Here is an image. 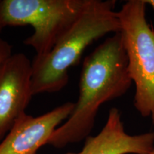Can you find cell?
I'll use <instances>...</instances> for the list:
<instances>
[{"mask_svg": "<svg viewBox=\"0 0 154 154\" xmlns=\"http://www.w3.org/2000/svg\"><path fill=\"white\" fill-rule=\"evenodd\" d=\"M132 84L119 32L106 38L85 57L74 109L54 131L48 144L62 149L86 140L93 130L99 108L124 95Z\"/></svg>", "mask_w": 154, "mask_h": 154, "instance_id": "6da1fadb", "label": "cell"}, {"mask_svg": "<svg viewBox=\"0 0 154 154\" xmlns=\"http://www.w3.org/2000/svg\"><path fill=\"white\" fill-rule=\"evenodd\" d=\"M116 0H87L76 22L47 54L36 55L32 63L33 96L61 91L69 82V69L79 62L90 44L120 32Z\"/></svg>", "mask_w": 154, "mask_h": 154, "instance_id": "7a4b0ae2", "label": "cell"}, {"mask_svg": "<svg viewBox=\"0 0 154 154\" xmlns=\"http://www.w3.org/2000/svg\"><path fill=\"white\" fill-rule=\"evenodd\" d=\"M145 0H129L118 11L128 69L136 90L134 105L154 125V29L146 17Z\"/></svg>", "mask_w": 154, "mask_h": 154, "instance_id": "3957f363", "label": "cell"}, {"mask_svg": "<svg viewBox=\"0 0 154 154\" xmlns=\"http://www.w3.org/2000/svg\"><path fill=\"white\" fill-rule=\"evenodd\" d=\"M87 0H2L0 22L5 26H29L34 33L24 41L36 54L49 53L74 24Z\"/></svg>", "mask_w": 154, "mask_h": 154, "instance_id": "277c9868", "label": "cell"}, {"mask_svg": "<svg viewBox=\"0 0 154 154\" xmlns=\"http://www.w3.org/2000/svg\"><path fill=\"white\" fill-rule=\"evenodd\" d=\"M32 63L24 53L0 63V141L24 114L31 99Z\"/></svg>", "mask_w": 154, "mask_h": 154, "instance_id": "5b68a950", "label": "cell"}, {"mask_svg": "<svg viewBox=\"0 0 154 154\" xmlns=\"http://www.w3.org/2000/svg\"><path fill=\"white\" fill-rule=\"evenodd\" d=\"M74 108V103L66 102L38 116L25 113L0 142V154H36Z\"/></svg>", "mask_w": 154, "mask_h": 154, "instance_id": "8992f818", "label": "cell"}, {"mask_svg": "<svg viewBox=\"0 0 154 154\" xmlns=\"http://www.w3.org/2000/svg\"><path fill=\"white\" fill-rule=\"evenodd\" d=\"M154 149V132L131 135L125 131L120 111L109 110L106 122L95 136H89L79 154H148Z\"/></svg>", "mask_w": 154, "mask_h": 154, "instance_id": "52a82bcc", "label": "cell"}, {"mask_svg": "<svg viewBox=\"0 0 154 154\" xmlns=\"http://www.w3.org/2000/svg\"><path fill=\"white\" fill-rule=\"evenodd\" d=\"M12 54L11 47L9 42L0 38V63L5 61Z\"/></svg>", "mask_w": 154, "mask_h": 154, "instance_id": "ba28073f", "label": "cell"}, {"mask_svg": "<svg viewBox=\"0 0 154 154\" xmlns=\"http://www.w3.org/2000/svg\"><path fill=\"white\" fill-rule=\"evenodd\" d=\"M145 2L147 5H151L154 9V0H145Z\"/></svg>", "mask_w": 154, "mask_h": 154, "instance_id": "9c48e42d", "label": "cell"}, {"mask_svg": "<svg viewBox=\"0 0 154 154\" xmlns=\"http://www.w3.org/2000/svg\"><path fill=\"white\" fill-rule=\"evenodd\" d=\"M0 2H1V1H0ZM2 29H3V27H2V26L1 22H0V33H1V32H2Z\"/></svg>", "mask_w": 154, "mask_h": 154, "instance_id": "30bf717a", "label": "cell"}, {"mask_svg": "<svg viewBox=\"0 0 154 154\" xmlns=\"http://www.w3.org/2000/svg\"><path fill=\"white\" fill-rule=\"evenodd\" d=\"M148 154H154V149L152 150V151L150 152V153H149Z\"/></svg>", "mask_w": 154, "mask_h": 154, "instance_id": "8fae6325", "label": "cell"}, {"mask_svg": "<svg viewBox=\"0 0 154 154\" xmlns=\"http://www.w3.org/2000/svg\"><path fill=\"white\" fill-rule=\"evenodd\" d=\"M66 154H79V153H68Z\"/></svg>", "mask_w": 154, "mask_h": 154, "instance_id": "7c38bea8", "label": "cell"}]
</instances>
